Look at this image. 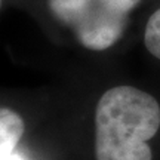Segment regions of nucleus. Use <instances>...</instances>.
Masks as SVG:
<instances>
[{"mask_svg":"<svg viewBox=\"0 0 160 160\" xmlns=\"http://www.w3.org/2000/svg\"><path fill=\"white\" fill-rule=\"evenodd\" d=\"M160 128V105L133 86L102 93L95 110L97 160H153L148 139Z\"/></svg>","mask_w":160,"mask_h":160,"instance_id":"1","label":"nucleus"},{"mask_svg":"<svg viewBox=\"0 0 160 160\" xmlns=\"http://www.w3.org/2000/svg\"><path fill=\"white\" fill-rule=\"evenodd\" d=\"M141 0H48L58 21L73 30L79 43L105 51L119 42L128 17Z\"/></svg>","mask_w":160,"mask_h":160,"instance_id":"2","label":"nucleus"},{"mask_svg":"<svg viewBox=\"0 0 160 160\" xmlns=\"http://www.w3.org/2000/svg\"><path fill=\"white\" fill-rule=\"evenodd\" d=\"M24 129V120L18 113L9 108H0V160L13 154Z\"/></svg>","mask_w":160,"mask_h":160,"instance_id":"3","label":"nucleus"},{"mask_svg":"<svg viewBox=\"0 0 160 160\" xmlns=\"http://www.w3.org/2000/svg\"><path fill=\"white\" fill-rule=\"evenodd\" d=\"M144 43L150 53L160 59V9H157L150 17L148 22L145 25Z\"/></svg>","mask_w":160,"mask_h":160,"instance_id":"4","label":"nucleus"},{"mask_svg":"<svg viewBox=\"0 0 160 160\" xmlns=\"http://www.w3.org/2000/svg\"><path fill=\"white\" fill-rule=\"evenodd\" d=\"M3 160H22V157H21V156H18V154H15V153H13V154L8 156V157H6V159H3Z\"/></svg>","mask_w":160,"mask_h":160,"instance_id":"5","label":"nucleus"},{"mask_svg":"<svg viewBox=\"0 0 160 160\" xmlns=\"http://www.w3.org/2000/svg\"><path fill=\"white\" fill-rule=\"evenodd\" d=\"M0 6H2V0H0Z\"/></svg>","mask_w":160,"mask_h":160,"instance_id":"6","label":"nucleus"}]
</instances>
